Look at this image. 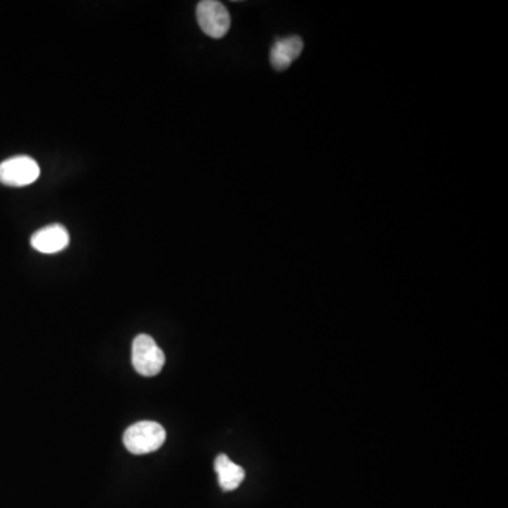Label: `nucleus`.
Masks as SVG:
<instances>
[{
	"label": "nucleus",
	"instance_id": "3",
	"mask_svg": "<svg viewBox=\"0 0 508 508\" xmlns=\"http://www.w3.org/2000/svg\"><path fill=\"white\" fill-rule=\"evenodd\" d=\"M198 25L205 35L222 38L231 28V14L225 4L216 0H202L197 6Z\"/></svg>",
	"mask_w": 508,
	"mask_h": 508
},
{
	"label": "nucleus",
	"instance_id": "5",
	"mask_svg": "<svg viewBox=\"0 0 508 508\" xmlns=\"http://www.w3.org/2000/svg\"><path fill=\"white\" fill-rule=\"evenodd\" d=\"M69 235L63 225H50L40 229L32 236L33 249L44 254H54L66 249Z\"/></svg>",
	"mask_w": 508,
	"mask_h": 508
},
{
	"label": "nucleus",
	"instance_id": "6",
	"mask_svg": "<svg viewBox=\"0 0 508 508\" xmlns=\"http://www.w3.org/2000/svg\"><path fill=\"white\" fill-rule=\"evenodd\" d=\"M302 49H304V42H302L301 37H297V35L277 40L271 47V66L277 71L287 69L298 57L301 56Z\"/></svg>",
	"mask_w": 508,
	"mask_h": 508
},
{
	"label": "nucleus",
	"instance_id": "1",
	"mask_svg": "<svg viewBox=\"0 0 508 508\" xmlns=\"http://www.w3.org/2000/svg\"><path fill=\"white\" fill-rule=\"evenodd\" d=\"M166 441V429L159 422L142 421L136 422L129 426L123 435V443L126 449L133 455H145L154 452L163 446Z\"/></svg>",
	"mask_w": 508,
	"mask_h": 508
},
{
	"label": "nucleus",
	"instance_id": "7",
	"mask_svg": "<svg viewBox=\"0 0 508 508\" xmlns=\"http://www.w3.org/2000/svg\"><path fill=\"white\" fill-rule=\"evenodd\" d=\"M215 472L218 474L219 486L223 491L236 490L245 481V469L223 453L215 459Z\"/></svg>",
	"mask_w": 508,
	"mask_h": 508
},
{
	"label": "nucleus",
	"instance_id": "4",
	"mask_svg": "<svg viewBox=\"0 0 508 508\" xmlns=\"http://www.w3.org/2000/svg\"><path fill=\"white\" fill-rule=\"evenodd\" d=\"M40 176L37 161L28 156H16L0 163V183L7 187H26Z\"/></svg>",
	"mask_w": 508,
	"mask_h": 508
},
{
	"label": "nucleus",
	"instance_id": "2",
	"mask_svg": "<svg viewBox=\"0 0 508 508\" xmlns=\"http://www.w3.org/2000/svg\"><path fill=\"white\" fill-rule=\"evenodd\" d=\"M132 363L138 374L154 377L163 371L166 356L152 336L142 333L133 340Z\"/></svg>",
	"mask_w": 508,
	"mask_h": 508
}]
</instances>
